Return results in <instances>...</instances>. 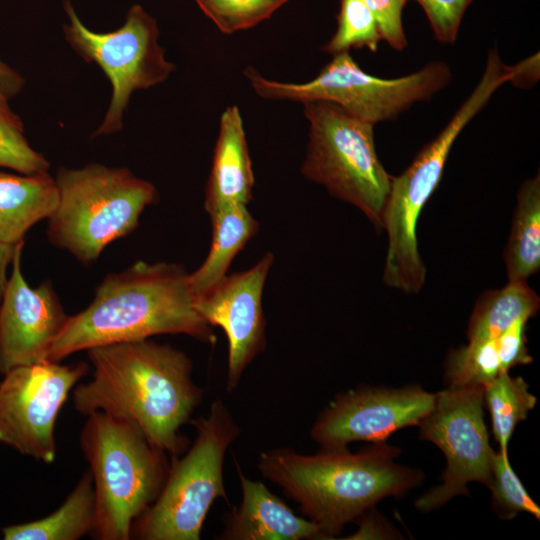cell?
Segmentation results:
<instances>
[{"instance_id": "1", "label": "cell", "mask_w": 540, "mask_h": 540, "mask_svg": "<svg viewBox=\"0 0 540 540\" xmlns=\"http://www.w3.org/2000/svg\"><path fill=\"white\" fill-rule=\"evenodd\" d=\"M92 379L73 392L76 411H102L136 424L155 448L177 458L187 439L180 428L202 399L182 351L152 340L120 342L87 350Z\"/></svg>"}, {"instance_id": "2", "label": "cell", "mask_w": 540, "mask_h": 540, "mask_svg": "<svg viewBox=\"0 0 540 540\" xmlns=\"http://www.w3.org/2000/svg\"><path fill=\"white\" fill-rule=\"evenodd\" d=\"M189 274L179 264L144 261L109 274L89 306L68 316L46 361L60 362L81 350L161 334H185L214 344L212 326L194 307Z\"/></svg>"}, {"instance_id": "3", "label": "cell", "mask_w": 540, "mask_h": 540, "mask_svg": "<svg viewBox=\"0 0 540 540\" xmlns=\"http://www.w3.org/2000/svg\"><path fill=\"white\" fill-rule=\"evenodd\" d=\"M400 453L386 441L356 453L345 447L303 455L279 448L262 452L258 468L299 504L325 539H334L380 500L403 496L422 481L421 471L395 461Z\"/></svg>"}, {"instance_id": "4", "label": "cell", "mask_w": 540, "mask_h": 540, "mask_svg": "<svg viewBox=\"0 0 540 540\" xmlns=\"http://www.w3.org/2000/svg\"><path fill=\"white\" fill-rule=\"evenodd\" d=\"M96 498L91 535L128 540L134 521L156 500L168 474L166 453L149 443L140 428L102 411L87 415L80 434Z\"/></svg>"}, {"instance_id": "5", "label": "cell", "mask_w": 540, "mask_h": 540, "mask_svg": "<svg viewBox=\"0 0 540 540\" xmlns=\"http://www.w3.org/2000/svg\"><path fill=\"white\" fill-rule=\"evenodd\" d=\"M54 179L58 204L47 219L48 239L85 265L96 261L108 244L134 231L143 210L157 199L150 182L124 167H63Z\"/></svg>"}, {"instance_id": "6", "label": "cell", "mask_w": 540, "mask_h": 540, "mask_svg": "<svg viewBox=\"0 0 540 540\" xmlns=\"http://www.w3.org/2000/svg\"><path fill=\"white\" fill-rule=\"evenodd\" d=\"M197 436L187 454L174 458L156 500L134 521L131 538L199 540L217 498L227 501L223 463L239 428L225 404L212 402L207 417L195 420Z\"/></svg>"}, {"instance_id": "7", "label": "cell", "mask_w": 540, "mask_h": 540, "mask_svg": "<svg viewBox=\"0 0 540 540\" xmlns=\"http://www.w3.org/2000/svg\"><path fill=\"white\" fill-rule=\"evenodd\" d=\"M303 105L309 122L303 176L361 210L381 229L392 176L377 156L374 125L330 102L308 101Z\"/></svg>"}, {"instance_id": "8", "label": "cell", "mask_w": 540, "mask_h": 540, "mask_svg": "<svg viewBox=\"0 0 540 540\" xmlns=\"http://www.w3.org/2000/svg\"><path fill=\"white\" fill-rule=\"evenodd\" d=\"M497 84L489 77L479 83L441 133L428 143L411 165L392 177L382 213V228L388 234L383 281L407 294L418 293L425 283L426 268L419 255V215L442 178L450 150L464 127L487 104Z\"/></svg>"}, {"instance_id": "9", "label": "cell", "mask_w": 540, "mask_h": 540, "mask_svg": "<svg viewBox=\"0 0 540 540\" xmlns=\"http://www.w3.org/2000/svg\"><path fill=\"white\" fill-rule=\"evenodd\" d=\"M244 73L262 98L301 103L330 102L373 125L392 120L413 104L429 100L451 79L450 68L440 61L430 62L419 71L400 78L383 79L364 72L348 52L333 55L319 74L305 83L269 80L251 67Z\"/></svg>"}, {"instance_id": "10", "label": "cell", "mask_w": 540, "mask_h": 540, "mask_svg": "<svg viewBox=\"0 0 540 540\" xmlns=\"http://www.w3.org/2000/svg\"><path fill=\"white\" fill-rule=\"evenodd\" d=\"M64 10L69 19L63 26L67 42L85 61L97 64L112 85L108 110L92 136L117 133L132 93L164 82L175 70L158 43L157 22L135 4L121 27L99 33L82 23L69 0Z\"/></svg>"}, {"instance_id": "11", "label": "cell", "mask_w": 540, "mask_h": 540, "mask_svg": "<svg viewBox=\"0 0 540 540\" xmlns=\"http://www.w3.org/2000/svg\"><path fill=\"white\" fill-rule=\"evenodd\" d=\"M484 387L447 386L436 393L432 410L419 422V436L444 453L442 483L415 501L422 512L437 509L458 495H468L467 485L487 486L495 451L484 420Z\"/></svg>"}, {"instance_id": "12", "label": "cell", "mask_w": 540, "mask_h": 540, "mask_svg": "<svg viewBox=\"0 0 540 540\" xmlns=\"http://www.w3.org/2000/svg\"><path fill=\"white\" fill-rule=\"evenodd\" d=\"M87 363L15 367L0 383V442L46 464L54 462V428L69 392L88 372Z\"/></svg>"}, {"instance_id": "13", "label": "cell", "mask_w": 540, "mask_h": 540, "mask_svg": "<svg viewBox=\"0 0 540 540\" xmlns=\"http://www.w3.org/2000/svg\"><path fill=\"white\" fill-rule=\"evenodd\" d=\"M436 393L419 385L359 386L338 394L318 416L310 435L322 448L384 442L397 430L417 426L432 410Z\"/></svg>"}, {"instance_id": "14", "label": "cell", "mask_w": 540, "mask_h": 540, "mask_svg": "<svg viewBox=\"0 0 540 540\" xmlns=\"http://www.w3.org/2000/svg\"><path fill=\"white\" fill-rule=\"evenodd\" d=\"M272 263V253H266L250 269L226 275L206 293L195 297L194 307L199 315L210 326L221 327L227 337L228 392L237 387L246 367L265 348L262 295Z\"/></svg>"}, {"instance_id": "15", "label": "cell", "mask_w": 540, "mask_h": 540, "mask_svg": "<svg viewBox=\"0 0 540 540\" xmlns=\"http://www.w3.org/2000/svg\"><path fill=\"white\" fill-rule=\"evenodd\" d=\"M24 241L15 251L12 273L0 302V374L46 361L48 349L68 316L50 281L32 288L21 271Z\"/></svg>"}, {"instance_id": "16", "label": "cell", "mask_w": 540, "mask_h": 540, "mask_svg": "<svg viewBox=\"0 0 540 540\" xmlns=\"http://www.w3.org/2000/svg\"><path fill=\"white\" fill-rule=\"evenodd\" d=\"M242 500L224 518L220 539L226 540H303L325 539L311 520L296 515L260 481L246 477L238 463Z\"/></svg>"}, {"instance_id": "17", "label": "cell", "mask_w": 540, "mask_h": 540, "mask_svg": "<svg viewBox=\"0 0 540 540\" xmlns=\"http://www.w3.org/2000/svg\"><path fill=\"white\" fill-rule=\"evenodd\" d=\"M254 175L243 121L238 107L221 115L212 167L205 189V210L210 214L252 200Z\"/></svg>"}, {"instance_id": "18", "label": "cell", "mask_w": 540, "mask_h": 540, "mask_svg": "<svg viewBox=\"0 0 540 540\" xmlns=\"http://www.w3.org/2000/svg\"><path fill=\"white\" fill-rule=\"evenodd\" d=\"M57 204V186L48 172L0 171V242L17 244L24 241L28 230L48 219Z\"/></svg>"}, {"instance_id": "19", "label": "cell", "mask_w": 540, "mask_h": 540, "mask_svg": "<svg viewBox=\"0 0 540 540\" xmlns=\"http://www.w3.org/2000/svg\"><path fill=\"white\" fill-rule=\"evenodd\" d=\"M210 217L212 241L208 256L196 271L189 274L195 297L206 293L227 275L234 257L259 227L247 205H231L213 212Z\"/></svg>"}, {"instance_id": "20", "label": "cell", "mask_w": 540, "mask_h": 540, "mask_svg": "<svg viewBox=\"0 0 540 540\" xmlns=\"http://www.w3.org/2000/svg\"><path fill=\"white\" fill-rule=\"evenodd\" d=\"M96 521V498L90 471L83 473L64 503L50 515L4 527L5 540H77L91 534Z\"/></svg>"}, {"instance_id": "21", "label": "cell", "mask_w": 540, "mask_h": 540, "mask_svg": "<svg viewBox=\"0 0 540 540\" xmlns=\"http://www.w3.org/2000/svg\"><path fill=\"white\" fill-rule=\"evenodd\" d=\"M508 281H527L540 269V176L521 185L504 250Z\"/></svg>"}, {"instance_id": "22", "label": "cell", "mask_w": 540, "mask_h": 540, "mask_svg": "<svg viewBox=\"0 0 540 540\" xmlns=\"http://www.w3.org/2000/svg\"><path fill=\"white\" fill-rule=\"evenodd\" d=\"M540 307V298L527 281H508L501 289L483 293L472 311L467 338L494 340L516 320L530 319Z\"/></svg>"}, {"instance_id": "23", "label": "cell", "mask_w": 540, "mask_h": 540, "mask_svg": "<svg viewBox=\"0 0 540 540\" xmlns=\"http://www.w3.org/2000/svg\"><path fill=\"white\" fill-rule=\"evenodd\" d=\"M537 398L522 377L501 372L484 387V407L491 416L492 433L499 451L507 453L508 442L516 428L534 409Z\"/></svg>"}, {"instance_id": "24", "label": "cell", "mask_w": 540, "mask_h": 540, "mask_svg": "<svg viewBox=\"0 0 540 540\" xmlns=\"http://www.w3.org/2000/svg\"><path fill=\"white\" fill-rule=\"evenodd\" d=\"M501 372L495 339L468 341L450 351L445 361L448 386L485 387Z\"/></svg>"}, {"instance_id": "25", "label": "cell", "mask_w": 540, "mask_h": 540, "mask_svg": "<svg viewBox=\"0 0 540 540\" xmlns=\"http://www.w3.org/2000/svg\"><path fill=\"white\" fill-rule=\"evenodd\" d=\"M337 20V30L322 48L324 52L335 55L363 47L372 52L378 50V43L382 39L375 18L364 0H340Z\"/></svg>"}, {"instance_id": "26", "label": "cell", "mask_w": 540, "mask_h": 540, "mask_svg": "<svg viewBox=\"0 0 540 540\" xmlns=\"http://www.w3.org/2000/svg\"><path fill=\"white\" fill-rule=\"evenodd\" d=\"M492 508L504 520H511L519 513H528L540 519V509L527 493L508 459V453L495 451L490 480Z\"/></svg>"}, {"instance_id": "27", "label": "cell", "mask_w": 540, "mask_h": 540, "mask_svg": "<svg viewBox=\"0 0 540 540\" xmlns=\"http://www.w3.org/2000/svg\"><path fill=\"white\" fill-rule=\"evenodd\" d=\"M0 167L21 174L49 170V162L29 145L23 122L8 103H0Z\"/></svg>"}, {"instance_id": "28", "label": "cell", "mask_w": 540, "mask_h": 540, "mask_svg": "<svg viewBox=\"0 0 540 540\" xmlns=\"http://www.w3.org/2000/svg\"><path fill=\"white\" fill-rule=\"evenodd\" d=\"M201 11L225 33L249 29L268 19L289 0H195Z\"/></svg>"}, {"instance_id": "29", "label": "cell", "mask_w": 540, "mask_h": 540, "mask_svg": "<svg viewBox=\"0 0 540 540\" xmlns=\"http://www.w3.org/2000/svg\"><path fill=\"white\" fill-rule=\"evenodd\" d=\"M425 12L435 38L453 44L472 0H414Z\"/></svg>"}, {"instance_id": "30", "label": "cell", "mask_w": 540, "mask_h": 540, "mask_svg": "<svg viewBox=\"0 0 540 540\" xmlns=\"http://www.w3.org/2000/svg\"><path fill=\"white\" fill-rule=\"evenodd\" d=\"M373 14L381 39L393 49L401 51L407 46L402 12L407 0H364Z\"/></svg>"}, {"instance_id": "31", "label": "cell", "mask_w": 540, "mask_h": 540, "mask_svg": "<svg viewBox=\"0 0 540 540\" xmlns=\"http://www.w3.org/2000/svg\"><path fill=\"white\" fill-rule=\"evenodd\" d=\"M528 320L527 318L516 320L495 339L502 372H509L515 366L532 362L525 335Z\"/></svg>"}, {"instance_id": "32", "label": "cell", "mask_w": 540, "mask_h": 540, "mask_svg": "<svg viewBox=\"0 0 540 540\" xmlns=\"http://www.w3.org/2000/svg\"><path fill=\"white\" fill-rule=\"evenodd\" d=\"M359 524L358 531L348 537L349 539H383L396 538L386 522L378 517L377 514L369 513V509L355 520Z\"/></svg>"}, {"instance_id": "33", "label": "cell", "mask_w": 540, "mask_h": 540, "mask_svg": "<svg viewBox=\"0 0 540 540\" xmlns=\"http://www.w3.org/2000/svg\"><path fill=\"white\" fill-rule=\"evenodd\" d=\"M539 79V53L511 66V82L518 87L528 88Z\"/></svg>"}, {"instance_id": "34", "label": "cell", "mask_w": 540, "mask_h": 540, "mask_svg": "<svg viewBox=\"0 0 540 540\" xmlns=\"http://www.w3.org/2000/svg\"><path fill=\"white\" fill-rule=\"evenodd\" d=\"M24 84V78L0 58V103H8L22 91Z\"/></svg>"}, {"instance_id": "35", "label": "cell", "mask_w": 540, "mask_h": 540, "mask_svg": "<svg viewBox=\"0 0 540 540\" xmlns=\"http://www.w3.org/2000/svg\"><path fill=\"white\" fill-rule=\"evenodd\" d=\"M19 243L6 244L0 242V302L8 281L7 270L12 264Z\"/></svg>"}]
</instances>
